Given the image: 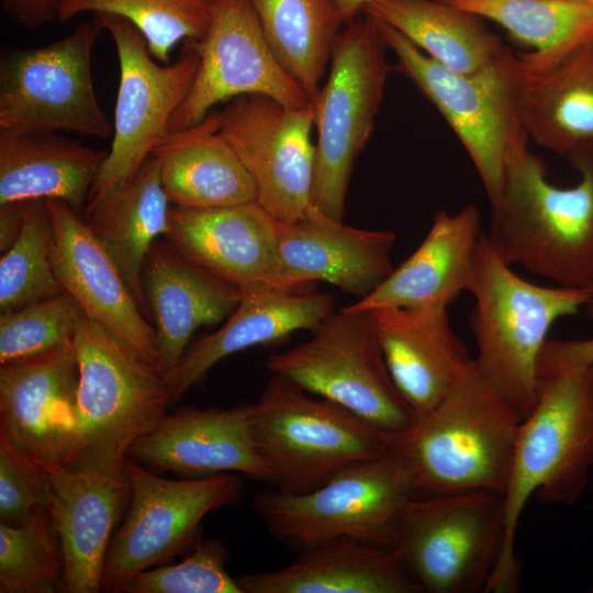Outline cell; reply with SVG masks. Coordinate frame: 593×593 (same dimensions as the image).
Here are the masks:
<instances>
[{
  "label": "cell",
  "mask_w": 593,
  "mask_h": 593,
  "mask_svg": "<svg viewBox=\"0 0 593 593\" xmlns=\"http://www.w3.org/2000/svg\"><path fill=\"white\" fill-rule=\"evenodd\" d=\"M527 139L523 133L508 149L503 188L490 202L484 234L507 265L584 289L593 281V149L570 160L580 172L577 184L559 188Z\"/></svg>",
  "instance_id": "obj_1"
},
{
  "label": "cell",
  "mask_w": 593,
  "mask_h": 593,
  "mask_svg": "<svg viewBox=\"0 0 593 593\" xmlns=\"http://www.w3.org/2000/svg\"><path fill=\"white\" fill-rule=\"evenodd\" d=\"M593 469V363L539 378L538 399L521 424L503 493L504 542L488 593L521 588L516 536L523 511L536 494L546 504L572 505Z\"/></svg>",
  "instance_id": "obj_2"
},
{
  "label": "cell",
  "mask_w": 593,
  "mask_h": 593,
  "mask_svg": "<svg viewBox=\"0 0 593 593\" xmlns=\"http://www.w3.org/2000/svg\"><path fill=\"white\" fill-rule=\"evenodd\" d=\"M523 418L471 359L434 409L389 434V450L407 463L417 496L503 495Z\"/></svg>",
  "instance_id": "obj_3"
},
{
  "label": "cell",
  "mask_w": 593,
  "mask_h": 593,
  "mask_svg": "<svg viewBox=\"0 0 593 593\" xmlns=\"http://www.w3.org/2000/svg\"><path fill=\"white\" fill-rule=\"evenodd\" d=\"M74 347L78 362L76 428L63 467L123 463L131 445L156 429L167 415L171 399L165 374L83 313Z\"/></svg>",
  "instance_id": "obj_4"
},
{
  "label": "cell",
  "mask_w": 593,
  "mask_h": 593,
  "mask_svg": "<svg viewBox=\"0 0 593 593\" xmlns=\"http://www.w3.org/2000/svg\"><path fill=\"white\" fill-rule=\"evenodd\" d=\"M469 292V326L478 368L525 417L539 391L538 361L547 336L561 317L584 307V289L544 287L516 275L482 233Z\"/></svg>",
  "instance_id": "obj_5"
},
{
  "label": "cell",
  "mask_w": 593,
  "mask_h": 593,
  "mask_svg": "<svg viewBox=\"0 0 593 593\" xmlns=\"http://www.w3.org/2000/svg\"><path fill=\"white\" fill-rule=\"evenodd\" d=\"M255 448L275 489L312 491L344 468L389 452V434L347 409L272 374L250 422Z\"/></svg>",
  "instance_id": "obj_6"
},
{
  "label": "cell",
  "mask_w": 593,
  "mask_h": 593,
  "mask_svg": "<svg viewBox=\"0 0 593 593\" xmlns=\"http://www.w3.org/2000/svg\"><path fill=\"white\" fill-rule=\"evenodd\" d=\"M415 496L407 463L389 450L309 492L260 491L254 511L277 540L300 551L340 537L394 548L399 515Z\"/></svg>",
  "instance_id": "obj_7"
},
{
  "label": "cell",
  "mask_w": 593,
  "mask_h": 593,
  "mask_svg": "<svg viewBox=\"0 0 593 593\" xmlns=\"http://www.w3.org/2000/svg\"><path fill=\"white\" fill-rule=\"evenodd\" d=\"M388 45L366 13L345 24L331 58L329 75L313 98L316 128L312 204L343 221L356 159L365 148L383 99Z\"/></svg>",
  "instance_id": "obj_8"
},
{
  "label": "cell",
  "mask_w": 593,
  "mask_h": 593,
  "mask_svg": "<svg viewBox=\"0 0 593 593\" xmlns=\"http://www.w3.org/2000/svg\"><path fill=\"white\" fill-rule=\"evenodd\" d=\"M503 542V496L488 491L415 496L395 525L394 549L427 593H485Z\"/></svg>",
  "instance_id": "obj_9"
},
{
  "label": "cell",
  "mask_w": 593,
  "mask_h": 593,
  "mask_svg": "<svg viewBox=\"0 0 593 593\" xmlns=\"http://www.w3.org/2000/svg\"><path fill=\"white\" fill-rule=\"evenodd\" d=\"M267 368L381 432H402L415 418L390 374L367 311L333 312L310 339L270 355Z\"/></svg>",
  "instance_id": "obj_10"
},
{
  "label": "cell",
  "mask_w": 593,
  "mask_h": 593,
  "mask_svg": "<svg viewBox=\"0 0 593 593\" xmlns=\"http://www.w3.org/2000/svg\"><path fill=\"white\" fill-rule=\"evenodd\" d=\"M102 31L93 19L45 46L3 49L0 131L111 137L113 126L92 76V52Z\"/></svg>",
  "instance_id": "obj_11"
},
{
  "label": "cell",
  "mask_w": 593,
  "mask_h": 593,
  "mask_svg": "<svg viewBox=\"0 0 593 593\" xmlns=\"http://www.w3.org/2000/svg\"><path fill=\"white\" fill-rule=\"evenodd\" d=\"M131 497L123 523L110 540L101 591L122 592L137 573L192 549L203 517L243 499L240 474L163 478L132 458L125 461Z\"/></svg>",
  "instance_id": "obj_12"
},
{
  "label": "cell",
  "mask_w": 593,
  "mask_h": 593,
  "mask_svg": "<svg viewBox=\"0 0 593 593\" xmlns=\"http://www.w3.org/2000/svg\"><path fill=\"white\" fill-rule=\"evenodd\" d=\"M115 45L120 82L111 148L83 210L128 181L168 132L174 113L188 96L199 69L194 41H184L176 61L157 64L139 30L128 20L93 14Z\"/></svg>",
  "instance_id": "obj_13"
},
{
  "label": "cell",
  "mask_w": 593,
  "mask_h": 593,
  "mask_svg": "<svg viewBox=\"0 0 593 593\" xmlns=\"http://www.w3.org/2000/svg\"><path fill=\"white\" fill-rule=\"evenodd\" d=\"M376 22L396 56L398 68L444 115L468 152L489 201H494L503 188L508 149L526 133L500 60L502 49L481 70L460 74L430 58L393 26Z\"/></svg>",
  "instance_id": "obj_14"
},
{
  "label": "cell",
  "mask_w": 593,
  "mask_h": 593,
  "mask_svg": "<svg viewBox=\"0 0 593 593\" xmlns=\"http://www.w3.org/2000/svg\"><path fill=\"white\" fill-rule=\"evenodd\" d=\"M221 112V133L251 176L257 202L282 223L307 214L315 167L313 100L292 108L267 96L245 94Z\"/></svg>",
  "instance_id": "obj_15"
},
{
  "label": "cell",
  "mask_w": 593,
  "mask_h": 593,
  "mask_svg": "<svg viewBox=\"0 0 593 593\" xmlns=\"http://www.w3.org/2000/svg\"><path fill=\"white\" fill-rule=\"evenodd\" d=\"M197 43L199 69L168 132L201 122L221 102L262 94L292 108L313 99L273 54L250 0H211V16Z\"/></svg>",
  "instance_id": "obj_16"
},
{
  "label": "cell",
  "mask_w": 593,
  "mask_h": 593,
  "mask_svg": "<svg viewBox=\"0 0 593 593\" xmlns=\"http://www.w3.org/2000/svg\"><path fill=\"white\" fill-rule=\"evenodd\" d=\"M395 234L345 225L314 206L303 217L278 221V288L306 292L316 281L362 299L393 271Z\"/></svg>",
  "instance_id": "obj_17"
},
{
  "label": "cell",
  "mask_w": 593,
  "mask_h": 593,
  "mask_svg": "<svg viewBox=\"0 0 593 593\" xmlns=\"http://www.w3.org/2000/svg\"><path fill=\"white\" fill-rule=\"evenodd\" d=\"M74 340L0 367V432L48 472L63 467L76 428Z\"/></svg>",
  "instance_id": "obj_18"
},
{
  "label": "cell",
  "mask_w": 593,
  "mask_h": 593,
  "mask_svg": "<svg viewBox=\"0 0 593 593\" xmlns=\"http://www.w3.org/2000/svg\"><path fill=\"white\" fill-rule=\"evenodd\" d=\"M54 240L52 264L64 292L82 313L161 370L156 334L119 268L87 223L65 201L45 200Z\"/></svg>",
  "instance_id": "obj_19"
},
{
  "label": "cell",
  "mask_w": 593,
  "mask_h": 593,
  "mask_svg": "<svg viewBox=\"0 0 593 593\" xmlns=\"http://www.w3.org/2000/svg\"><path fill=\"white\" fill-rule=\"evenodd\" d=\"M253 403L223 409L182 406L136 439L126 456L157 472L183 478L237 473L269 482L253 440Z\"/></svg>",
  "instance_id": "obj_20"
},
{
  "label": "cell",
  "mask_w": 593,
  "mask_h": 593,
  "mask_svg": "<svg viewBox=\"0 0 593 593\" xmlns=\"http://www.w3.org/2000/svg\"><path fill=\"white\" fill-rule=\"evenodd\" d=\"M500 59L519 122L540 146L569 160L593 149V36L548 67Z\"/></svg>",
  "instance_id": "obj_21"
},
{
  "label": "cell",
  "mask_w": 593,
  "mask_h": 593,
  "mask_svg": "<svg viewBox=\"0 0 593 593\" xmlns=\"http://www.w3.org/2000/svg\"><path fill=\"white\" fill-rule=\"evenodd\" d=\"M165 240L240 290L278 288V221L257 201L216 208L171 206Z\"/></svg>",
  "instance_id": "obj_22"
},
{
  "label": "cell",
  "mask_w": 593,
  "mask_h": 593,
  "mask_svg": "<svg viewBox=\"0 0 593 593\" xmlns=\"http://www.w3.org/2000/svg\"><path fill=\"white\" fill-rule=\"evenodd\" d=\"M124 466L60 467L51 472L49 513L64 559L61 592L101 591L105 553L131 497Z\"/></svg>",
  "instance_id": "obj_23"
},
{
  "label": "cell",
  "mask_w": 593,
  "mask_h": 593,
  "mask_svg": "<svg viewBox=\"0 0 593 593\" xmlns=\"http://www.w3.org/2000/svg\"><path fill=\"white\" fill-rule=\"evenodd\" d=\"M390 374L415 417L434 409L471 361L448 309L367 311Z\"/></svg>",
  "instance_id": "obj_24"
},
{
  "label": "cell",
  "mask_w": 593,
  "mask_h": 593,
  "mask_svg": "<svg viewBox=\"0 0 593 593\" xmlns=\"http://www.w3.org/2000/svg\"><path fill=\"white\" fill-rule=\"evenodd\" d=\"M482 233L474 204L456 214L437 212L414 253L374 291L344 307L448 309L462 292H469Z\"/></svg>",
  "instance_id": "obj_25"
},
{
  "label": "cell",
  "mask_w": 593,
  "mask_h": 593,
  "mask_svg": "<svg viewBox=\"0 0 593 593\" xmlns=\"http://www.w3.org/2000/svg\"><path fill=\"white\" fill-rule=\"evenodd\" d=\"M142 281L155 322L164 374L179 365L194 332L222 322L242 296L240 289L186 258L166 240L156 242L150 248Z\"/></svg>",
  "instance_id": "obj_26"
},
{
  "label": "cell",
  "mask_w": 593,
  "mask_h": 593,
  "mask_svg": "<svg viewBox=\"0 0 593 593\" xmlns=\"http://www.w3.org/2000/svg\"><path fill=\"white\" fill-rule=\"evenodd\" d=\"M334 305L335 296L331 293L271 287L242 290L240 300L225 323L189 346L179 365L165 374L171 403L230 355L279 340L296 331H315L334 312Z\"/></svg>",
  "instance_id": "obj_27"
},
{
  "label": "cell",
  "mask_w": 593,
  "mask_h": 593,
  "mask_svg": "<svg viewBox=\"0 0 593 593\" xmlns=\"http://www.w3.org/2000/svg\"><path fill=\"white\" fill-rule=\"evenodd\" d=\"M242 593H423L396 549L340 537L290 564L235 578Z\"/></svg>",
  "instance_id": "obj_28"
},
{
  "label": "cell",
  "mask_w": 593,
  "mask_h": 593,
  "mask_svg": "<svg viewBox=\"0 0 593 593\" xmlns=\"http://www.w3.org/2000/svg\"><path fill=\"white\" fill-rule=\"evenodd\" d=\"M222 112L167 132L152 156L164 191L174 206L216 208L257 201L256 184L221 133Z\"/></svg>",
  "instance_id": "obj_29"
},
{
  "label": "cell",
  "mask_w": 593,
  "mask_h": 593,
  "mask_svg": "<svg viewBox=\"0 0 593 593\" xmlns=\"http://www.w3.org/2000/svg\"><path fill=\"white\" fill-rule=\"evenodd\" d=\"M107 156L61 133L0 131V204L57 199L80 214Z\"/></svg>",
  "instance_id": "obj_30"
},
{
  "label": "cell",
  "mask_w": 593,
  "mask_h": 593,
  "mask_svg": "<svg viewBox=\"0 0 593 593\" xmlns=\"http://www.w3.org/2000/svg\"><path fill=\"white\" fill-rule=\"evenodd\" d=\"M170 202L157 160L150 155L137 172L93 206L83 221L112 258L144 313H149L143 289L146 257L168 230Z\"/></svg>",
  "instance_id": "obj_31"
},
{
  "label": "cell",
  "mask_w": 593,
  "mask_h": 593,
  "mask_svg": "<svg viewBox=\"0 0 593 593\" xmlns=\"http://www.w3.org/2000/svg\"><path fill=\"white\" fill-rule=\"evenodd\" d=\"M361 13L393 26L446 68L472 74L503 48L482 16L440 0H374Z\"/></svg>",
  "instance_id": "obj_32"
},
{
  "label": "cell",
  "mask_w": 593,
  "mask_h": 593,
  "mask_svg": "<svg viewBox=\"0 0 593 593\" xmlns=\"http://www.w3.org/2000/svg\"><path fill=\"white\" fill-rule=\"evenodd\" d=\"M279 63L313 99L345 25L337 0H250Z\"/></svg>",
  "instance_id": "obj_33"
},
{
  "label": "cell",
  "mask_w": 593,
  "mask_h": 593,
  "mask_svg": "<svg viewBox=\"0 0 593 593\" xmlns=\"http://www.w3.org/2000/svg\"><path fill=\"white\" fill-rule=\"evenodd\" d=\"M502 25L534 48L517 54L528 67L551 66L593 36L590 0H440Z\"/></svg>",
  "instance_id": "obj_34"
},
{
  "label": "cell",
  "mask_w": 593,
  "mask_h": 593,
  "mask_svg": "<svg viewBox=\"0 0 593 593\" xmlns=\"http://www.w3.org/2000/svg\"><path fill=\"white\" fill-rule=\"evenodd\" d=\"M86 12L128 20L145 37L150 55L169 64L179 42H199L205 35L211 0H61L57 21L66 23Z\"/></svg>",
  "instance_id": "obj_35"
},
{
  "label": "cell",
  "mask_w": 593,
  "mask_h": 593,
  "mask_svg": "<svg viewBox=\"0 0 593 593\" xmlns=\"http://www.w3.org/2000/svg\"><path fill=\"white\" fill-rule=\"evenodd\" d=\"M53 226L45 200L24 203L22 230L0 259V312L64 292L52 264Z\"/></svg>",
  "instance_id": "obj_36"
},
{
  "label": "cell",
  "mask_w": 593,
  "mask_h": 593,
  "mask_svg": "<svg viewBox=\"0 0 593 593\" xmlns=\"http://www.w3.org/2000/svg\"><path fill=\"white\" fill-rule=\"evenodd\" d=\"M64 559L51 513L18 526L0 523V593L61 592Z\"/></svg>",
  "instance_id": "obj_37"
},
{
  "label": "cell",
  "mask_w": 593,
  "mask_h": 593,
  "mask_svg": "<svg viewBox=\"0 0 593 593\" xmlns=\"http://www.w3.org/2000/svg\"><path fill=\"white\" fill-rule=\"evenodd\" d=\"M82 311L66 292L0 314V365L59 349L74 340Z\"/></svg>",
  "instance_id": "obj_38"
},
{
  "label": "cell",
  "mask_w": 593,
  "mask_h": 593,
  "mask_svg": "<svg viewBox=\"0 0 593 593\" xmlns=\"http://www.w3.org/2000/svg\"><path fill=\"white\" fill-rule=\"evenodd\" d=\"M230 550L216 538H199L177 564H160L134 575L125 593H242L226 570Z\"/></svg>",
  "instance_id": "obj_39"
},
{
  "label": "cell",
  "mask_w": 593,
  "mask_h": 593,
  "mask_svg": "<svg viewBox=\"0 0 593 593\" xmlns=\"http://www.w3.org/2000/svg\"><path fill=\"white\" fill-rule=\"evenodd\" d=\"M52 495L51 472L0 432V523L23 525L48 513Z\"/></svg>",
  "instance_id": "obj_40"
},
{
  "label": "cell",
  "mask_w": 593,
  "mask_h": 593,
  "mask_svg": "<svg viewBox=\"0 0 593 593\" xmlns=\"http://www.w3.org/2000/svg\"><path fill=\"white\" fill-rule=\"evenodd\" d=\"M593 363V336L584 339L547 340L539 361L538 374Z\"/></svg>",
  "instance_id": "obj_41"
},
{
  "label": "cell",
  "mask_w": 593,
  "mask_h": 593,
  "mask_svg": "<svg viewBox=\"0 0 593 593\" xmlns=\"http://www.w3.org/2000/svg\"><path fill=\"white\" fill-rule=\"evenodd\" d=\"M2 11L18 25L36 30L57 20L61 0H0Z\"/></svg>",
  "instance_id": "obj_42"
},
{
  "label": "cell",
  "mask_w": 593,
  "mask_h": 593,
  "mask_svg": "<svg viewBox=\"0 0 593 593\" xmlns=\"http://www.w3.org/2000/svg\"><path fill=\"white\" fill-rule=\"evenodd\" d=\"M24 203L0 204V251L4 253L19 236L24 220Z\"/></svg>",
  "instance_id": "obj_43"
},
{
  "label": "cell",
  "mask_w": 593,
  "mask_h": 593,
  "mask_svg": "<svg viewBox=\"0 0 593 593\" xmlns=\"http://www.w3.org/2000/svg\"><path fill=\"white\" fill-rule=\"evenodd\" d=\"M374 0H337L339 13L344 24H347L361 13L365 4Z\"/></svg>",
  "instance_id": "obj_44"
},
{
  "label": "cell",
  "mask_w": 593,
  "mask_h": 593,
  "mask_svg": "<svg viewBox=\"0 0 593 593\" xmlns=\"http://www.w3.org/2000/svg\"><path fill=\"white\" fill-rule=\"evenodd\" d=\"M586 293V302L584 304V310L586 315L593 320V281L584 288Z\"/></svg>",
  "instance_id": "obj_45"
},
{
  "label": "cell",
  "mask_w": 593,
  "mask_h": 593,
  "mask_svg": "<svg viewBox=\"0 0 593 593\" xmlns=\"http://www.w3.org/2000/svg\"><path fill=\"white\" fill-rule=\"evenodd\" d=\"M591 591L593 592V567H592V585H591Z\"/></svg>",
  "instance_id": "obj_46"
},
{
  "label": "cell",
  "mask_w": 593,
  "mask_h": 593,
  "mask_svg": "<svg viewBox=\"0 0 593 593\" xmlns=\"http://www.w3.org/2000/svg\"><path fill=\"white\" fill-rule=\"evenodd\" d=\"M590 1H592V2H593V0H590Z\"/></svg>",
  "instance_id": "obj_47"
}]
</instances>
